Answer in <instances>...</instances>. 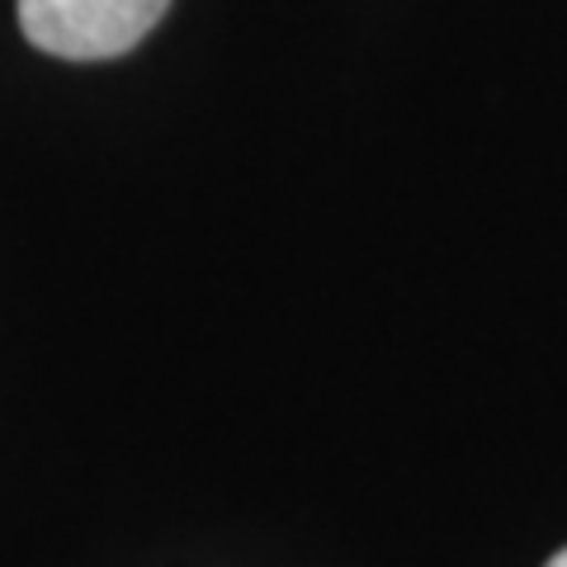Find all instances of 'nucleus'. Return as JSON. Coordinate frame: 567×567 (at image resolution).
Listing matches in <instances>:
<instances>
[{
	"instance_id": "2",
	"label": "nucleus",
	"mask_w": 567,
	"mask_h": 567,
	"mask_svg": "<svg viewBox=\"0 0 567 567\" xmlns=\"http://www.w3.org/2000/svg\"><path fill=\"white\" fill-rule=\"evenodd\" d=\"M544 567H567V548H563V554H554V558H548Z\"/></svg>"
},
{
	"instance_id": "1",
	"label": "nucleus",
	"mask_w": 567,
	"mask_h": 567,
	"mask_svg": "<svg viewBox=\"0 0 567 567\" xmlns=\"http://www.w3.org/2000/svg\"><path fill=\"white\" fill-rule=\"evenodd\" d=\"M171 0H20L24 39L66 62L123 58L162 24Z\"/></svg>"
}]
</instances>
